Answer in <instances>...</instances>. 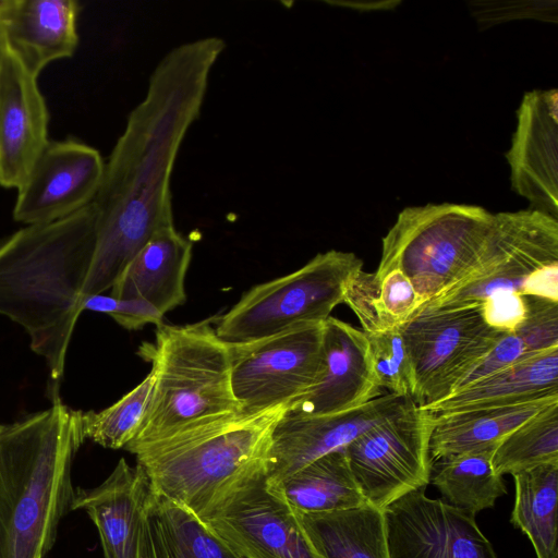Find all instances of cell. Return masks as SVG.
Listing matches in <instances>:
<instances>
[{"label": "cell", "mask_w": 558, "mask_h": 558, "mask_svg": "<svg viewBox=\"0 0 558 558\" xmlns=\"http://www.w3.org/2000/svg\"><path fill=\"white\" fill-rule=\"evenodd\" d=\"M515 486L510 522L531 541L537 558H558V463L512 475Z\"/></svg>", "instance_id": "cell-26"}, {"label": "cell", "mask_w": 558, "mask_h": 558, "mask_svg": "<svg viewBox=\"0 0 558 558\" xmlns=\"http://www.w3.org/2000/svg\"><path fill=\"white\" fill-rule=\"evenodd\" d=\"M482 306L486 323L502 332L513 331L525 315L524 296L519 294L496 296Z\"/></svg>", "instance_id": "cell-37"}, {"label": "cell", "mask_w": 558, "mask_h": 558, "mask_svg": "<svg viewBox=\"0 0 558 558\" xmlns=\"http://www.w3.org/2000/svg\"><path fill=\"white\" fill-rule=\"evenodd\" d=\"M84 310L100 312L111 316L120 326L137 330L147 324L160 326L163 315L142 299H121L110 295L85 294Z\"/></svg>", "instance_id": "cell-34"}, {"label": "cell", "mask_w": 558, "mask_h": 558, "mask_svg": "<svg viewBox=\"0 0 558 558\" xmlns=\"http://www.w3.org/2000/svg\"><path fill=\"white\" fill-rule=\"evenodd\" d=\"M365 336L379 386L388 393L413 400L415 374L400 326Z\"/></svg>", "instance_id": "cell-31"}, {"label": "cell", "mask_w": 558, "mask_h": 558, "mask_svg": "<svg viewBox=\"0 0 558 558\" xmlns=\"http://www.w3.org/2000/svg\"><path fill=\"white\" fill-rule=\"evenodd\" d=\"M99 151L80 141H49L16 189L15 221L50 223L89 205L102 180Z\"/></svg>", "instance_id": "cell-14"}, {"label": "cell", "mask_w": 558, "mask_h": 558, "mask_svg": "<svg viewBox=\"0 0 558 558\" xmlns=\"http://www.w3.org/2000/svg\"><path fill=\"white\" fill-rule=\"evenodd\" d=\"M299 514L323 558H390L383 509L366 504L344 510Z\"/></svg>", "instance_id": "cell-24"}, {"label": "cell", "mask_w": 558, "mask_h": 558, "mask_svg": "<svg viewBox=\"0 0 558 558\" xmlns=\"http://www.w3.org/2000/svg\"><path fill=\"white\" fill-rule=\"evenodd\" d=\"M225 47L219 37L182 44L151 73L145 98L130 113L92 202L97 240L84 294L110 290L158 232L174 227L172 170Z\"/></svg>", "instance_id": "cell-1"}, {"label": "cell", "mask_w": 558, "mask_h": 558, "mask_svg": "<svg viewBox=\"0 0 558 558\" xmlns=\"http://www.w3.org/2000/svg\"><path fill=\"white\" fill-rule=\"evenodd\" d=\"M198 520L243 558H323L266 466L230 486Z\"/></svg>", "instance_id": "cell-9"}, {"label": "cell", "mask_w": 558, "mask_h": 558, "mask_svg": "<svg viewBox=\"0 0 558 558\" xmlns=\"http://www.w3.org/2000/svg\"><path fill=\"white\" fill-rule=\"evenodd\" d=\"M345 303L357 317L364 333L390 329L379 305V282L375 272L360 270L344 292Z\"/></svg>", "instance_id": "cell-33"}, {"label": "cell", "mask_w": 558, "mask_h": 558, "mask_svg": "<svg viewBox=\"0 0 558 558\" xmlns=\"http://www.w3.org/2000/svg\"><path fill=\"white\" fill-rule=\"evenodd\" d=\"M495 448L447 456L432 461L429 483L447 504L474 515L495 506L507 494L502 476L493 466Z\"/></svg>", "instance_id": "cell-27"}, {"label": "cell", "mask_w": 558, "mask_h": 558, "mask_svg": "<svg viewBox=\"0 0 558 558\" xmlns=\"http://www.w3.org/2000/svg\"><path fill=\"white\" fill-rule=\"evenodd\" d=\"M525 315L513 330L531 354L558 348V301L524 295Z\"/></svg>", "instance_id": "cell-32"}, {"label": "cell", "mask_w": 558, "mask_h": 558, "mask_svg": "<svg viewBox=\"0 0 558 558\" xmlns=\"http://www.w3.org/2000/svg\"><path fill=\"white\" fill-rule=\"evenodd\" d=\"M192 250V242L174 227L158 232L123 270L110 294L145 300L165 315L186 301Z\"/></svg>", "instance_id": "cell-22"}, {"label": "cell", "mask_w": 558, "mask_h": 558, "mask_svg": "<svg viewBox=\"0 0 558 558\" xmlns=\"http://www.w3.org/2000/svg\"><path fill=\"white\" fill-rule=\"evenodd\" d=\"M49 112L37 77L7 52L0 69V185L17 189L48 144Z\"/></svg>", "instance_id": "cell-19"}, {"label": "cell", "mask_w": 558, "mask_h": 558, "mask_svg": "<svg viewBox=\"0 0 558 558\" xmlns=\"http://www.w3.org/2000/svg\"><path fill=\"white\" fill-rule=\"evenodd\" d=\"M80 11L75 0H0L8 52L38 77L49 63L74 54Z\"/></svg>", "instance_id": "cell-20"}, {"label": "cell", "mask_w": 558, "mask_h": 558, "mask_svg": "<svg viewBox=\"0 0 558 558\" xmlns=\"http://www.w3.org/2000/svg\"><path fill=\"white\" fill-rule=\"evenodd\" d=\"M153 493L143 469L121 458L93 488H77L71 510L85 511L97 527L104 558H145Z\"/></svg>", "instance_id": "cell-17"}, {"label": "cell", "mask_w": 558, "mask_h": 558, "mask_svg": "<svg viewBox=\"0 0 558 558\" xmlns=\"http://www.w3.org/2000/svg\"><path fill=\"white\" fill-rule=\"evenodd\" d=\"M383 395L365 333L335 317L324 322L323 361L316 381L288 412L324 415L360 408Z\"/></svg>", "instance_id": "cell-16"}, {"label": "cell", "mask_w": 558, "mask_h": 558, "mask_svg": "<svg viewBox=\"0 0 558 558\" xmlns=\"http://www.w3.org/2000/svg\"><path fill=\"white\" fill-rule=\"evenodd\" d=\"M532 355L534 354L527 352L524 342L514 331L505 332L496 344L457 381L451 393Z\"/></svg>", "instance_id": "cell-36"}, {"label": "cell", "mask_w": 558, "mask_h": 558, "mask_svg": "<svg viewBox=\"0 0 558 558\" xmlns=\"http://www.w3.org/2000/svg\"><path fill=\"white\" fill-rule=\"evenodd\" d=\"M363 269L354 253L330 250L300 269L253 287L217 318L216 332L229 343L269 337L305 323L325 322L343 303L350 281Z\"/></svg>", "instance_id": "cell-7"}, {"label": "cell", "mask_w": 558, "mask_h": 558, "mask_svg": "<svg viewBox=\"0 0 558 558\" xmlns=\"http://www.w3.org/2000/svg\"><path fill=\"white\" fill-rule=\"evenodd\" d=\"M435 417L410 403L362 433L343 450L367 504L384 509L429 483Z\"/></svg>", "instance_id": "cell-10"}, {"label": "cell", "mask_w": 558, "mask_h": 558, "mask_svg": "<svg viewBox=\"0 0 558 558\" xmlns=\"http://www.w3.org/2000/svg\"><path fill=\"white\" fill-rule=\"evenodd\" d=\"M556 402L558 396H549L508 407L434 416L435 426L429 439L430 459L496 448L508 434Z\"/></svg>", "instance_id": "cell-23"}, {"label": "cell", "mask_w": 558, "mask_h": 558, "mask_svg": "<svg viewBox=\"0 0 558 558\" xmlns=\"http://www.w3.org/2000/svg\"><path fill=\"white\" fill-rule=\"evenodd\" d=\"M274 484L290 505L303 513L344 510L367 504L343 449L323 456Z\"/></svg>", "instance_id": "cell-25"}, {"label": "cell", "mask_w": 558, "mask_h": 558, "mask_svg": "<svg viewBox=\"0 0 558 558\" xmlns=\"http://www.w3.org/2000/svg\"><path fill=\"white\" fill-rule=\"evenodd\" d=\"M92 205L60 220L26 226L0 244V315L22 326L49 369L51 391L84 311L85 281L96 247Z\"/></svg>", "instance_id": "cell-2"}, {"label": "cell", "mask_w": 558, "mask_h": 558, "mask_svg": "<svg viewBox=\"0 0 558 558\" xmlns=\"http://www.w3.org/2000/svg\"><path fill=\"white\" fill-rule=\"evenodd\" d=\"M549 396H558V348L529 356L421 408L438 417Z\"/></svg>", "instance_id": "cell-21"}, {"label": "cell", "mask_w": 558, "mask_h": 558, "mask_svg": "<svg viewBox=\"0 0 558 558\" xmlns=\"http://www.w3.org/2000/svg\"><path fill=\"white\" fill-rule=\"evenodd\" d=\"M383 511L390 558H498L473 513L427 497L425 487Z\"/></svg>", "instance_id": "cell-13"}, {"label": "cell", "mask_w": 558, "mask_h": 558, "mask_svg": "<svg viewBox=\"0 0 558 558\" xmlns=\"http://www.w3.org/2000/svg\"><path fill=\"white\" fill-rule=\"evenodd\" d=\"M84 412L60 397L0 432V558H45L74 497Z\"/></svg>", "instance_id": "cell-3"}, {"label": "cell", "mask_w": 558, "mask_h": 558, "mask_svg": "<svg viewBox=\"0 0 558 558\" xmlns=\"http://www.w3.org/2000/svg\"><path fill=\"white\" fill-rule=\"evenodd\" d=\"M2 425L0 424V432H1Z\"/></svg>", "instance_id": "cell-39"}, {"label": "cell", "mask_w": 558, "mask_h": 558, "mask_svg": "<svg viewBox=\"0 0 558 558\" xmlns=\"http://www.w3.org/2000/svg\"><path fill=\"white\" fill-rule=\"evenodd\" d=\"M7 52H8V48H7V44H5V39H4V35H3L1 21H0V69H1V65H2V62H3V59L7 54Z\"/></svg>", "instance_id": "cell-38"}, {"label": "cell", "mask_w": 558, "mask_h": 558, "mask_svg": "<svg viewBox=\"0 0 558 558\" xmlns=\"http://www.w3.org/2000/svg\"><path fill=\"white\" fill-rule=\"evenodd\" d=\"M377 280L379 305L388 325H403L420 306V299L411 280L399 269H391Z\"/></svg>", "instance_id": "cell-35"}, {"label": "cell", "mask_w": 558, "mask_h": 558, "mask_svg": "<svg viewBox=\"0 0 558 558\" xmlns=\"http://www.w3.org/2000/svg\"><path fill=\"white\" fill-rule=\"evenodd\" d=\"M153 387L149 373L135 388L100 412H84L86 438L109 448L121 449L136 436L147 410Z\"/></svg>", "instance_id": "cell-30"}, {"label": "cell", "mask_w": 558, "mask_h": 558, "mask_svg": "<svg viewBox=\"0 0 558 558\" xmlns=\"http://www.w3.org/2000/svg\"><path fill=\"white\" fill-rule=\"evenodd\" d=\"M211 320L157 326L138 355L151 363L153 387L141 427L124 449L216 417L241 413L232 389L230 345Z\"/></svg>", "instance_id": "cell-5"}, {"label": "cell", "mask_w": 558, "mask_h": 558, "mask_svg": "<svg viewBox=\"0 0 558 558\" xmlns=\"http://www.w3.org/2000/svg\"><path fill=\"white\" fill-rule=\"evenodd\" d=\"M412 402V398L387 393L360 408L333 414L300 415L286 411L271 435L267 478L272 483L283 481L314 460L343 449Z\"/></svg>", "instance_id": "cell-15"}, {"label": "cell", "mask_w": 558, "mask_h": 558, "mask_svg": "<svg viewBox=\"0 0 558 558\" xmlns=\"http://www.w3.org/2000/svg\"><path fill=\"white\" fill-rule=\"evenodd\" d=\"M423 407L449 396L457 381L505 333L485 320L482 304L420 312L400 326Z\"/></svg>", "instance_id": "cell-11"}, {"label": "cell", "mask_w": 558, "mask_h": 558, "mask_svg": "<svg viewBox=\"0 0 558 558\" xmlns=\"http://www.w3.org/2000/svg\"><path fill=\"white\" fill-rule=\"evenodd\" d=\"M324 322L305 323L257 340L229 343L232 389L242 413L289 404L316 381Z\"/></svg>", "instance_id": "cell-12"}, {"label": "cell", "mask_w": 558, "mask_h": 558, "mask_svg": "<svg viewBox=\"0 0 558 558\" xmlns=\"http://www.w3.org/2000/svg\"><path fill=\"white\" fill-rule=\"evenodd\" d=\"M287 409L222 415L126 450L155 497L199 519L230 486L266 466L274 428Z\"/></svg>", "instance_id": "cell-4"}, {"label": "cell", "mask_w": 558, "mask_h": 558, "mask_svg": "<svg viewBox=\"0 0 558 558\" xmlns=\"http://www.w3.org/2000/svg\"><path fill=\"white\" fill-rule=\"evenodd\" d=\"M518 125L506 158L512 190L529 199L531 209L558 218V90L525 93Z\"/></svg>", "instance_id": "cell-18"}, {"label": "cell", "mask_w": 558, "mask_h": 558, "mask_svg": "<svg viewBox=\"0 0 558 558\" xmlns=\"http://www.w3.org/2000/svg\"><path fill=\"white\" fill-rule=\"evenodd\" d=\"M145 558H243L187 511L153 495Z\"/></svg>", "instance_id": "cell-28"}, {"label": "cell", "mask_w": 558, "mask_h": 558, "mask_svg": "<svg viewBox=\"0 0 558 558\" xmlns=\"http://www.w3.org/2000/svg\"><path fill=\"white\" fill-rule=\"evenodd\" d=\"M556 264L557 219L531 208L494 214L483 250L470 272L449 290L418 306L412 316L425 311L483 304L496 296L530 295L534 275Z\"/></svg>", "instance_id": "cell-8"}, {"label": "cell", "mask_w": 558, "mask_h": 558, "mask_svg": "<svg viewBox=\"0 0 558 558\" xmlns=\"http://www.w3.org/2000/svg\"><path fill=\"white\" fill-rule=\"evenodd\" d=\"M492 462L500 476L558 463V402L508 434L495 448Z\"/></svg>", "instance_id": "cell-29"}, {"label": "cell", "mask_w": 558, "mask_h": 558, "mask_svg": "<svg viewBox=\"0 0 558 558\" xmlns=\"http://www.w3.org/2000/svg\"><path fill=\"white\" fill-rule=\"evenodd\" d=\"M493 217L483 207L464 204L404 208L383 238L376 278L391 269L401 270L411 280L421 306L470 272L483 250Z\"/></svg>", "instance_id": "cell-6"}]
</instances>
